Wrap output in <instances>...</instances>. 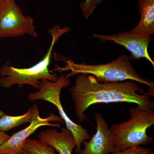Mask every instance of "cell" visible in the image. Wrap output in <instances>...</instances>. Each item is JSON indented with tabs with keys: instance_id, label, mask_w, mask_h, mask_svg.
Masks as SVG:
<instances>
[{
	"instance_id": "cell-1",
	"label": "cell",
	"mask_w": 154,
	"mask_h": 154,
	"mask_svg": "<svg viewBox=\"0 0 154 154\" xmlns=\"http://www.w3.org/2000/svg\"><path fill=\"white\" fill-rule=\"evenodd\" d=\"M69 91L80 122L88 119L85 112L89 107L99 103H134L146 109L154 110V102L149 95L134 81L99 82L94 76L80 74Z\"/></svg>"
},
{
	"instance_id": "cell-2",
	"label": "cell",
	"mask_w": 154,
	"mask_h": 154,
	"mask_svg": "<svg viewBox=\"0 0 154 154\" xmlns=\"http://www.w3.org/2000/svg\"><path fill=\"white\" fill-rule=\"evenodd\" d=\"M60 58V60L65 63V65L61 67L55 65L54 71L59 72H70L66 75L67 78L85 74L94 76L99 82H116L127 80L134 81L147 86L148 94L150 96H154V83L140 76L132 66L127 55H120L109 63L100 65L86 64L84 63H77L69 59Z\"/></svg>"
},
{
	"instance_id": "cell-3",
	"label": "cell",
	"mask_w": 154,
	"mask_h": 154,
	"mask_svg": "<svg viewBox=\"0 0 154 154\" xmlns=\"http://www.w3.org/2000/svg\"><path fill=\"white\" fill-rule=\"evenodd\" d=\"M69 30V28L61 29L58 25L49 30L52 36L50 46L45 56L35 65L27 68L20 69L10 65L8 62L4 65L0 69V86L7 88L14 85H18L20 88L24 85H28L38 90L42 79L55 82L58 79L57 75L48 69L53 49L58 39Z\"/></svg>"
},
{
	"instance_id": "cell-4",
	"label": "cell",
	"mask_w": 154,
	"mask_h": 154,
	"mask_svg": "<svg viewBox=\"0 0 154 154\" xmlns=\"http://www.w3.org/2000/svg\"><path fill=\"white\" fill-rule=\"evenodd\" d=\"M127 121L113 125L110 130L116 151L139 146H146L153 138L147 134V130L154 125V111L137 105L129 111Z\"/></svg>"
},
{
	"instance_id": "cell-5",
	"label": "cell",
	"mask_w": 154,
	"mask_h": 154,
	"mask_svg": "<svg viewBox=\"0 0 154 154\" xmlns=\"http://www.w3.org/2000/svg\"><path fill=\"white\" fill-rule=\"evenodd\" d=\"M70 81L65 75H62L55 82H53L46 79L40 81L38 91L30 93L28 94L29 101L44 100L51 103L57 108L60 117L65 123L73 135L77 146H80L85 140H88L91 137L88 131L82 125L77 124L72 121L64 110L60 101V94L63 88L69 87Z\"/></svg>"
},
{
	"instance_id": "cell-6",
	"label": "cell",
	"mask_w": 154,
	"mask_h": 154,
	"mask_svg": "<svg viewBox=\"0 0 154 154\" xmlns=\"http://www.w3.org/2000/svg\"><path fill=\"white\" fill-rule=\"evenodd\" d=\"M30 17L23 15L15 0H5L0 4V38L14 37L28 34L37 36Z\"/></svg>"
},
{
	"instance_id": "cell-7",
	"label": "cell",
	"mask_w": 154,
	"mask_h": 154,
	"mask_svg": "<svg viewBox=\"0 0 154 154\" xmlns=\"http://www.w3.org/2000/svg\"><path fill=\"white\" fill-rule=\"evenodd\" d=\"M33 115L30 125L24 129L11 136L8 140L0 146V154H14L23 149L25 141L39 128L45 126L60 128L64 121L60 116L51 113L46 118L39 116L38 107L36 104L33 106Z\"/></svg>"
},
{
	"instance_id": "cell-8",
	"label": "cell",
	"mask_w": 154,
	"mask_h": 154,
	"mask_svg": "<svg viewBox=\"0 0 154 154\" xmlns=\"http://www.w3.org/2000/svg\"><path fill=\"white\" fill-rule=\"evenodd\" d=\"M94 36L102 41H113L116 44L122 45L131 53L130 59L137 60L145 58L154 66V62L147 51L149 43L152 40L150 36L139 35L130 31L110 36L95 33Z\"/></svg>"
},
{
	"instance_id": "cell-9",
	"label": "cell",
	"mask_w": 154,
	"mask_h": 154,
	"mask_svg": "<svg viewBox=\"0 0 154 154\" xmlns=\"http://www.w3.org/2000/svg\"><path fill=\"white\" fill-rule=\"evenodd\" d=\"M96 132L89 140H84V149L77 154H109L116 152L112 133L105 118L100 113L95 114Z\"/></svg>"
},
{
	"instance_id": "cell-10",
	"label": "cell",
	"mask_w": 154,
	"mask_h": 154,
	"mask_svg": "<svg viewBox=\"0 0 154 154\" xmlns=\"http://www.w3.org/2000/svg\"><path fill=\"white\" fill-rule=\"evenodd\" d=\"M38 137L39 140L51 146L59 154H72L76 147L75 138L66 127L62 128L61 131L50 129L42 131Z\"/></svg>"
},
{
	"instance_id": "cell-11",
	"label": "cell",
	"mask_w": 154,
	"mask_h": 154,
	"mask_svg": "<svg viewBox=\"0 0 154 154\" xmlns=\"http://www.w3.org/2000/svg\"><path fill=\"white\" fill-rule=\"evenodd\" d=\"M138 5L140 21L131 31L139 35L150 36L154 33V0H138Z\"/></svg>"
},
{
	"instance_id": "cell-12",
	"label": "cell",
	"mask_w": 154,
	"mask_h": 154,
	"mask_svg": "<svg viewBox=\"0 0 154 154\" xmlns=\"http://www.w3.org/2000/svg\"><path fill=\"white\" fill-rule=\"evenodd\" d=\"M33 115V107H30L22 115L13 116L5 115L0 117V131L5 132L25 123H30Z\"/></svg>"
},
{
	"instance_id": "cell-13",
	"label": "cell",
	"mask_w": 154,
	"mask_h": 154,
	"mask_svg": "<svg viewBox=\"0 0 154 154\" xmlns=\"http://www.w3.org/2000/svg\"><path fill=\"white\" fill-rule=\"evenodd\" d=\"M23 149L30 154H56L55 149L39 140L27 139Z\"/></svg>"
},
{
	"instance_id": "cell-14",
	"label": "cell",
	"mask_w": 154,
	"mask_h": 154,
	"mask_svg": "<svg viewBox=\"0 0 154 154\" xmlns=\"http://www.w3.org/2000/svg\"><path fill=\"white\" fill-rule=\"evenodd\" d=\"M103 0H85L80 4L81 8L83 12V15L86 19L93 14L94 10L99 5L102 4Z\"/></svg>"
},
{
	"instance_id": "cell-15",
	"label": "cell",
	"mask_w": 154,
	"mask_h": 154,
	"mask_svg": "<svg viewBox=\"0 0 154 154\" xmlns=\"http://www.w3.org/2000/svg\"><path fill=\"white\" fill-rule=\"evenodd\" d=\"M111 154H154L151 149L142 146L131 147L120 151H116Z\"/></svg>"
},
{
	"instance_id": "cell-16",
	"label": "cell",
	"mask_w": 154,
	"mask_h": 154,
	"mask_svg": "<svg viewBox=\"0 0 154 154\" xmlns=\"http://www.w3.org/2000/svg\"><path fill=\"white\" fill-rule=\"evenodd\" d=\"M10 137L11 136L7 134L5 132L0 131V146L7 141Z\"/></svg>"
},
{
	"instance_id": "cell-17",
	"label": "cell",
	"mask_w": 154,
	"mask_h": 154,
	"mask_svg": "<svg viewBox=\"0 0 154 154\" xmlns=\"http://www.w3.org/2000/svg\"><path fill=\"white\" fill-rule=\"evenodd\" d=\"M14 154H30L28 152L25 151V150L22 149V150Z\"/></svg>"
},
{
	"instance_id": "cell-18",
	"label": "cell",
	"mask_w": 154,
	"mask_h": 154,
	"mask_svg": "<svg viewBox=\"0 0 154 154\" xmlns=\"http://www.w3.org/2000/svg\"><path fill=\"white\" fill-rule=\"evenodd\" d=\"M5 113H4V112L1 110V109H0V117H1V116H2L5 115Z\"/></svg>"
},
{
	"instance_id": "cell-19",
	"label": "cell",
	"mask_w": 154,
	"mask_h": 154,
	"mask_svg": "<svg viewBox=\"0 0 154 154\" xmlns=\"http://www.w3.org/2000/svg\"><path fill=\"white\" fill-rule=\"evenodd\" d=\"M5 0H0V4H2L4 2Z\"/></svg>"
}]
</instances>
